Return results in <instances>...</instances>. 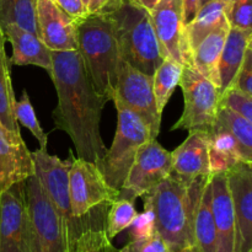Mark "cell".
<instances>
[{
    "label": "cell",
    "instance_id": "1f68e13d",
    "mask_svg": "<svg viewBox=\"0 0 252 252\" xmlns=\"http://www.w3.org/2000/svg\"><path fill=\"white\" fill-rule=\"evenodd\" d=\"M219 105L231 108L252 125V96L231 86L220 96Z\"/></svg>",
    "mask_w": 252,
    "mask_h": 252
},
{
    "label": "cell",
    "instance_id": "8d00e7d4",
    "mask_svg": "<svg viewBox=\"0 0 252 252\" xmlns=\"http://www.w3.org/2000/svg\"><path fill=\"white\" fill-rule=\"evenodd\" d=\"M54 2L75 21L89 15L88 7L85 6L83 0H54Z\"/></svg>",
    "mask_w": 252,
    "mask_h": 252
},
{
    "label": "cell",
    "instance_id": "44dd1931",
    "mask_svg": "<svg viewBox=\"0 0 252 252\" xmlns=\"http://www.w3.org/2000/svg\"><path fill=\"white\" fill-rule=\"evenodd\" d=\"M250 34L251 32L235 29V27L229 29L218 65L219 83H220L219 94H220V96L229 88L233 86L239 69L243 64Z\"/></svg>",
    "mask_w": 252,
    "mask_h": 252
},
{
    "label": "cell",
    "instance_id": "b9f144b4",
    "mask_svg": "<svg viewBox=\"0 0 252 252\" xmlns=\"http://www.w3.org/2000/svg\"><path fill=\"white\" fill-rule=\"evenodd\" d=\"M248 47H249V48H250L251 51H252V33L250 34V38H249V43H248Z\"/></svg>",
    "mask_w": 252,
    "mask_h": 252
},
{
    "label": "cell",
    "instance_id": "d590c367",
    "mask_svg": "<svg viewBox=\"0 0 252 252\" xmlns=\"http://www.w3.org/2000/svg\"><path fill=\"white\" fill-rule=\"evenodd\" d=\"M233 88L252 96V51L249 47L246 48L243 64L234 80Z\"/></svg>",
    "mask_w": 252,
    "mask_h": 252
},
{
    "label": "cell",
    "instance_id": "f6af8a7d",
    "mask_svg": "<svg viewBox=\"0 0 252 252\" xmlns=\"http://www.w3.org/2000/svg\"><path fill=\"white\" fill-rule=\"evenodd\" d=\"M250 252H252V249H251V251H250Z\"/></svg>",
    "mask_w": 252,
    "mask_h": 252
},
{
    "label": "cell",
    "instance_id": "d4e9b609",
    "mask_svg": "<svg viewBox=\"0 0 252 252\" xmlns=\"http://www.w3.org/2000/svg\"><path fill=\"white\" fill-rule=\"evenodd\" d=\"M5 42L6 39L0 30V122L7 129L20 133L19 123L14 113L16 98H15V93L12 89L10 61L5 51Z\"/></svg>",
    "mask_w": 252,
    "mask_h": 252
},
{
    "label": "cell",
    "instance_id": "e575fe53",
    "mask_svg": "<svg viewBox=\"0 0 252 252\" xmlns=\"http://www.w3.org/2000/svg\"><path fill=\"white\" fill-rule=\"evenodd\" d=\"M118 252H170V246L159 233L139 240H130Z\"/></svg>",
    "mask_w": 252,
    "mask_h": 252
},
{
    "label": "cell",
    "instance_id": "8992f818",
    "mask_svg": "<svg viewBox=\"0 0 252 252\" xmlns=\"http://www.w3.org/2000/svg\"><path fill=\"white\" fill-rule=\"evenodd\" d=\"M115 106L118 113L115 138L110 149L106 150L101 161L96 165L105 176L107 184L120 191L139 148L150 139L157 138L153 135L148 123L139 115L118 102H115Z\"/></svg>",
    "mask_w": 252,
    "mask_h": 252
},
{
    "label": "cell",
    "instance_id": "f35d334b",
    "mask_svg": "<svg viewBox=\"0 0 252 252\" xmlns=\"http://www.w3.org/2000/svg\"><path fill=\"white\" fill-rule=\"evenodd\" d=\"M185 24H189L199 10V0H182Z\"/></svg>",
    "mask_w": 252,
    "mask_h": 252
},
{
    "label": "cell",
    "instance_id": "e0dca14e",
    "mask_svg": "<svg viewBox=\"0 0 252 252\" xmlns=\"http://www.w3.org/2000/svg\"><path fill=\"white\" fill-rule=\"evenodd\" d=\"M211 207L218 235L217 252H235V212L226 172L211 176Z\"/></svg>",
    "mask_w": 252,
    "mask_h": 252
},
{
    "label": "cell",
    "instance_id": "277c9868",
    "mask_svg": "<svg viewBox=\"0 0 252 252\" xmlns=\"http://www.w3.org/2000/svg\"><path fill=\"white\" fill-rule=\"evenodd\" d=\"M76 22L78 51L96 90L112 101L123 58L110 14H89Z\"/></svg>",
    "mask_w": 252,
    "mask_h": 252
},
{
    "label": "cell",
    "instance_id": "ba28073f",
    "mask_svg": "<svg viewBox=\"0 0 252 252\" xmlns=\"http://www.w3.org/2000/svg\"><path fill=\"white\" fill-rule=\"evenodd\" d=\"M25 184L31 221V252H69L58 214L37 175L29 177Z\"/></svg>",
    "mask_w": 252,
    "mask_h": 252
},
{
    "label": "cell",
    "instance_id": "836d02e7",
    "mask_svg": "<svg viewBox=\"0 0 252 252\" xmlns=\"http://www.w3.org/2000/svg\"><path fill=\"white\" fill-rule=\"evenodd\" d=\"M74 252H118L106 230L93 231L83 236L76 244Z\"/></svg>",
    "mask_w": 252,
    "mask_h": 252
},
{
    "label": "cell",
    "instance_id": "f1b7e54d",
    "mask_svg": "<svg viewBox=\"0 0 252 252\" xmlns=\"http://www.w3.org/2000/svg\"><path fill=\"white\" fill-rule=\"evenodd\" d=\"M138 214L135 209L134 201L128 198L118 197L110 207L107 214V236L112 240L123 230L129 228L132 221L134 220L135 216Z\"/></svg>",
    "mask_w": 252,
    "mask_h": 252
},
{
    "label": "cell",
    "instance_id": "52a82bcc",
    "mask_svg": "<svg viewBox=\"0 0 252 252\" xmlns=\"http://www.w3.org/2000/svg\"><path fill=\"white\" fill-rule=\"evenodd\" d=\"M180 86L184 94V112L171 130H209L218 115L220 94L218 86L204 78L192 65H185Z\"/></svg>",
    "mask_w": 252,
    "mask_h": 252
},
{
    "label": "cell",
    "instance_id": "4fadbf2b",
    "mask_svg": "<svg viewBox=\"0 0 252 252\" xmlns=\"http://www.w3.org/2000/svg\"><path fill=\"white\" fill-rule=\"evenodd\" d=\"M150 17L164 58L175 59L184 66L191 65L182 0H159Z\"/></svg>",
    "mask_w": 252,
    "mask_h": 252
},
{
    "label": "cell",
    "instance_id": "7c38bea8",
    "mask_svg": "<svg viewBox=\"0 0 252 252\" xmlns=\"http://www.w3.org/2000/svg\"><path fill=\"white\" fill-rule=\"evenodd\" d=\"M0 252H31L25 181L0 193Z\"/></svg>",
    "mask_w": 252,
    "mask_h": 252
},
{
    "label": "cell",
    "instance_id": "60d3db41",
    "mask_svg": "<svg viewBox=\"0 0 252 252\" xmlns=\"http://www.w3.org/2000/svg\"><path fill=\"white\" fill-rule=\"evenodd\" d=\"M170 252H198L196 246H189V248H182V249H175V250H170Z\"/></svg>",
    "mask_w": 252,
    "mask_h": 252
},
{
    "label": "cell",
    "instance_id": "5bb4252c",
    "mask_svg": "<svg viewBox=\"0 0 252 252\" xmlns=\"http://www.w3.org/2000/svg\"><path fill=\"white\" fill-rule=\"evenodd\" d=\"M235 212V252L252 249V165L239 162L226 171Z\"/></svg>",
    "mask_w": 252,
    "mask_h": 252
},
{
    "label": "cell",
    "instance_id": "ac0fdd59",
    "mask_svg": "<svg viewBox=\"0 0 252 252\" xmlns=\"http://www.w3.org/2000/svg\"><path fill=\"white\" fill-rule=\"evenodd\" d=\"M189 134L171 153L172 174L189 180L211 176L209 165V132L189 130Z\"/></svg>",
    "mask_w": 252,
    "mask_h": 252
},
{
    "label": "cell",
    "instance_id": "5b68a950",
    "mask_svg": "<svg viewBox=\"0 0 252 252\" xmlns=\"http://www.w3.org/2000/svg\"><path fill=\"white\" fill-rule=\"evenodd\" d=\"M123 61L138 70L154 75L164 61L150 12L126 0L110 12Z\"/></svg>",
    "mask_w": 252,
    "mask_h": 252
},
{
    "label": "cell",
    "instance_id": "4316f807",
    "mask_svg": "<svg viewBox=\"0 0 252 252\" xmlns=\"http://www.w3.org/2000/svg\"><path fill=\"white\" fill-rule=\"evenodd\" d=\"M184 65L172 58H164L162 63L153 75L155 102L158 111L162 115L165 106L169 102L175 89L180 85Z\"/></svg>",
    "mask_w": 252,
    "mask_h": 252
},
{
    "label": "cell",
    "instance_id": "9a60e30c",
    "mask_svg": "<svg viewBox=\"0 0 252 252\" xmlns=\"http://www.w3.org/2000/svg\"><path fill=\"white\" fill-rule=\"evenodd\" d=\"M36 25L38 37L51 51H76V22L54 0H37Z\"/></svg>",
    "mask_w": 252,
    "mask_h": 252
},
{
    "label": "cell",
    "instance_id": "f546056e",
    "mask_svg": "<svg viewBox=\"0 0 252 252\" xmlns=\"http://www.w3.org/2000/svg\"><path fill=\"white\" fill-rule=\"evenodd\" d=\"M14 113L17 123H21L36 138L37 142L39 143V149L46 150L47 144H48V135L44 133L41 125H39V121L37 120L36 112H34L33 106H32L26 90L22 91L21 98L19 101L16 100V102H15Z\"/></svg>",
    "mask_w": 252,
    "mask_h": 252
},
{
    "label": "cell",
    "instance_id": "603a6c76",
    "mask_svg": "<svg viewBox=\"0 0 252 252\" xmlns=\"http://www.w3.org/2000/svg\"><path fill=\"white\" fill-rule=\"evenodd\" d=\"M226 2L221 0H211L199 7L194 19L186 25V36L191 56L193 49L207 34L218 29L220 25L229 22L226 17Z\"/></svg>",
    "mask_w": 252,
    "mask_h": 252
},
{
    "label": "cell",
    "instance_id": "d6986e66",
    "mask_svg": "<svg viewBox=\"0 0 252 252\" xmlns=\"http://www.w3.org/2000/svg\"><path fill=\"white\" fill-rule=\"evenodd\" d=\"M0 30L4 33L5 39L12 47V56L9 59L10 64L19 66H38L51 75L53 69L52 51L36 33L26 31L17 25H6Z\"/></svg>",
    "mask_w": 252,
    "mask_h": 252
},
{
    "label": "cell",
    "instance_id": "74e56055",
    "mask_svg": "<svg viewBox=\"0 0 252 252\" xmlns=\"http://www.w3.org/2000/svg\"><path fill=\"white\" fill-rule=\"evenodd\" d=\"M126 0H89V14H110L117 10Z\"/></svg>",
    "mask_w": 252,
    "mask_h": 252
},
{
    "label": "cell",
    "instance_id": "ab89813d",
    "mask_svg": "<svg viewBox=\"0 0 252 252\" xmlns=\"http://www.w3.org/2000/svg\"><path fill=\"white\" fill-rule=\"evenodd\" d=\"M127 1L130 2V4L135 5V6L143 7V9L148 10V11L150 12L153 9H154V6L158 4L159 0H127Z\"/></svg>",
    "mask_w": 252,
    "mask_h": 252
},
{
    "label": "cell",
    "instance_id": "83f0119b",
    "mask_svg": "<svg viewBox=\"0 0 252 252\" xmlns=\"http://www.w3.org/2000/svg\"><path fill=\"white\" fill-rule=\"evenodd\" d=\"M37 0H0V29L17 25L38 36L36 25Z\"/></svg>",
    "mask_w": 252,
    "mask_h": 252
},
{
    "label": "cell",
    "instance_id": "cb8c5ba5",
    "mask_svg": "<svg viewBox=\"0 0 252 252\" xmlns=\"http://www.w3.org/2000/svg\"><path fill=\"white\" fill-rule=\"evenodd\" d=\"M209 181L204 187L196 214H194V246L198 252H217V249H218V235H217L216 223H214L211 207L212 193Z\"/></svg>",
    "mask_w": 252,
    "mask_h": 252
},
{
    "label": "cell",
    "instance_id": "6da1fadb",
    "mask_svg": "<svg viewBox=\"0 0 252 252\" xmlns=\"http://www.w3.org/2000/svg\"><path fill=\"white\" fill-rule=\"evenodd\" d=\"M51 79L58 103L54 108L56 128L70 137L78 158L98 164L106 153L100 122L108 98L96 90L79 51H52Z\"/></svg>",
    "mask_w": 252,
    "mask_h": 252
},
{
    "label": "cell",
    "instance_id": "ee69618b",
    "mask_svg": "<svg viewBox=\"0 0 252 252\" xmlns=\"http://www.w3.org/2000/svg\"><path fill=\"white\" fill-rule=\"evenodd\" d=\"M221 1H224V2H226V4H229V2H230L231 0H221Z\"/></svg>",
    "mask_w": 252,
    "mask_h": 252
},
{
    "label": "cell",
    "instance_id": "7bdbcfd3",
    "mask_svg": "<svg viewBox=\"0 0 252 252\" xmlns=\"http://www.w3.org/2000/svg\"><path fill=\"white\" fill-rule=\"evenodd\" d=\"M83 2L85 4V6L88 7V4H89V0H83Z\"/></svg>",
    "mask_w": 252,
    "mask_h": 252
},
{
    "label": "cell",
    "instance_id": "3957f363",
    "mask_svg": "<svg viewBox=\"0 0 252 252\" xmlns=\"http://www.w3.org/2000/svg\"><path fill=\"white\" fill-rule=\"evenodd\" d=\"M32 158L34 172L59 217L69 252L75 251L76 244L83 236L93 231L106 230L107 214L113 202L101 204L81 218L73 216L69 197V169L73 160L71 153L69 160H62L57 155L48 154L47 149H38L32 153Z\"/></svg>",
    "mask_w": 252,
    "mask_h": 252
},
{
    "label": "cell",
    "instance_id": "9c48e42d",
    "mask_svg": "<svg viewBox=\"0 0 252 252\" xmlns=\"http://www.w3.org/2000/svg\"><path fill=\"white\" fill-rule=\"evenodd\" d=\"M69 197L73 216L81 218L106 202H115L120 191L107 184L95 162L73 157L69 169Z\"/></svg>",
    "mask_w": 252,
    "mask_h": 252
},
{
    "label": "cell",
    "instance_id": "d6a6232c",
    "mask_svg": "<svg viewBox=\"0 0 252 252\" xmlns=\"http://www.w3.org/2000/svg\"><path fill=\"white\" fill-rule=\"evenodd\" d=\"M128 230H129L130 240H139L154 235L157 233V225H155V214L152 207L144 206V211L135 216Z\"/></svg>",
    "mask_w": 252,
    "mask_h": 252
},
{
    "label": "cell",
    "instance_id": "7402d4cb",
    "mask_svg": "<svg viewBox=\"0 0 252 252\" xmlns=\"http://www.w3.org/2000/svg\"><path fill=\"white\" fill-rule=\"evenodd\" d=\"M240 160L235 138L223 125L216 121L209 130V165L211 175L226 172Z\"/></svg>",
    "mask_w": 252,
    "mask_h": 252
},
{
    "label": "cell",
    "instance_id": "7a4b0ae2",
    "mask_svg": "<svg viewBox=\"0 0 252 252\" xmlns=\"http://www.w3.org/2000/svg\"><path fill=\"white\" fill-rule=\"evenodd\" d=\"M211 176L189 180L171 174L143 196L144 206L154 211L157 231L170 250L194 246V214Z\"/></svg>",
    "mask_w": 252,
    "mask_h": 252
},
{
    "label": "cell",
    "instance_id": "484cf974",
    "mask_svg": "<svg viewBox=\"0 0 252 252\" xmlns=\"http://www.w3.org/2000/svg\"><path fill=\"white\" fill-rule=\"evenodd\" d=\"M217 121L235 138L240 160L252 164V125L231 108L219 105Z\"/></svg>",
    "mask_w": 252,
    "mask_h": 252
},
{
    "label": "cell",
    "instance_id": "4dcf8cb0",
    "mask_svg": "<svg viewBox=\"0 0 252 252\" xmlns=\"http://www.w3.org/2000/svg\"><path fill=\"white\" fill-rule=\"evenodd\" d=\"M230 27L252 33V0H231L226 9Z\"/></svg>",
    "mask_w": 252,
    "mask_h": 252
},
{
    "label": "cell",
    "instance_id": "bcb514c9",
    "mask_svg": "<svg viewBox=\"0 0 252 252\" xmlns=\"http://www.w3.org/2000/svg\"><path fill=\"white\" fill-rule=\"evenodd\" d=\"M250 165H252V164H250Z\"/></svg>",
    "mask_w": 252,
    "mask_h": 252
},
{
    "label": "cell",
    "instance_id": "8fae6325",
    "mask_svg": "<svg viewBox=\"0 0 252 252\" xmlns=\"http://www.w3.org/2000/svg\"><path fill=\"white\" fill-rule=\"evenodd\" d=\"M112 101L139 115L148 123L153 135L158 137L162 115L158 111L155 102L152 75L138 70L123 61Z\"/></svg>",
    "mask_w": 252,
    "mask_h": 252
},
{
    "label": "cell",
    "instance_id": "30bf717a",
    "mask_svg": "<svg viewBox=\"0 0 252 252\" xmlns=\"http://www.w3.org/2000/svg\"><path fill=\"white\" fill-rule=\"evenodd\" d=\"M172 174L171 153L161 147L157 139H150L138 150L130 166L120 197L135 201Z\"/></svg>",
    "mask_w": 252,
    "mask_h": 252
},
{
    "label": "cell",
    "instance_id": "2e32d148",
    "mask_svg": "<svg viewBox=\"0 0 252 252\" xmlns=\"http://www.w3.org/2000/svg\"><path fill=\"white\" fill-rule=\"evenodd\" d=\"M34 174L32 153L21 133L7 129L0 122V193Z\"/></svg>",
    "mask_w": 252,
    "mask_h": 252
},
{
    "label": "cell",
    "instance_id": "ffe728a7",
    "mask_svg": "<svg viewBox=\"0 0 252 252\" xmlns=\"http://www.w3.org/2000/svg\"><path fill=\"white\" fill-rule=\"evenodd\" d=\"M230 25L229 22L220 25L218 29L207 34L193 49L191 56V65L199 74L211 80L216 86L220 85L219 83L218 65L220 61V54L228 36Z\"/></svg>",
    "mask_w": 252,
    "mask_h": 252
}]
</instances>
